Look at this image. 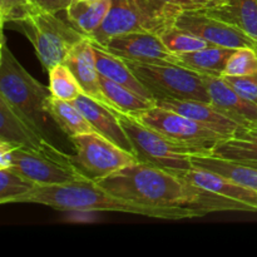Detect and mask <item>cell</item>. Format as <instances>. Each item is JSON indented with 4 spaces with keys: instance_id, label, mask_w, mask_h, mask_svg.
Here are the masks:
<instances>
[{
    "instance_id": "21",
    "label": "cell",
    "mask_w": 257,
    "mask_h": 257,
    "mask_svg": "<svg viewBox=\"0 0 257 257\" xmlns=\"http://www.w3.org/2000/svg\"><path fill=\"white\" fill-rule=\"evenodd\" d=\"M202 10L257 40V0H226L222 4L211 5Z\"/></svg>"
},
{
    "instance_id": "3",
    "label": "cell",
    "mask_w": 257,
    "mask_h": 257,
    "mask_svg": "<svg viewBox=\"0 0 257 257\" xmlns=\"http://www.w3.org/2000/svg\"><path fill=\"white\" fill-rule=\"evenodd\" d=\"M8 23L32 43L40 64L47 72L64 63L73 47L85 38L68 20L65 22L54 13L43 12L32 5Z\"/></svg>"
},
{
    "instance_id": "4",
    "label": "cell",
    "mask_w": 257,
    "mask_h": 257,
    "mask_svg": "<svg viewBox=\"0 0 257 257\" xmlns=\"http://www.w3.org/2000/svg\"><path fill=\"white\" fill-rule=\"evenodd\" d=\"M181 12V8L161 0H112L107 18L89 39L103 45L115 35L130 33L160 35L175 25Z\"/></svg>"
},
{
    "instance_id": "27",
    "label": "cell",
    "mask_w": 257,
    "mask_h": 257,
    "mask_svg": "<svg viewBox=\"0 0 257 257\" xmlns=\"http://www.w3.org/2000/svg\"><path fill=\"white\" fill-rule=\"evenodd\" d=\"M49 74V90L52 95L59 99L73 102L83 93L79 83L75 79L72 70L65 63H59L48 72Z\"/></svg>"
},
{
    "instance_id": "30",
    "label": "cell",
    "mask_w": 257,
    "mask_h": 257,
    "mask_svg": "<svg viewBox=\"0 0 257 257\" xmlns=\"http://www.w3.org/2000/svg\"><path fill=\"white\" fill-rule=\"evenodd\" d=\"M257 73V52L252 48H238L228 58L223 75H252Z\"/></svg>"
},
{
    "instance_id": "18",
    "label": "cell",
    "mask_w": 257,
    "mask_h": 257,
    "mask_svg": "<svg viewBox=\"0 0 257 257\" xmlns=\"http://www.w3.org/2000/svg\"><path fill=\"white\" fill-rule=\"evenodd\" d=\"M0 141L15 147L42 150L48 145L42 133L38 132L25 118H23L9 103L0 97Z\"/></svg>"
},
{
    "instance_id": "28",
    "label": "cell",
    "mask_w": 257,
    "mask_h": 257,
    "mask_svg": "<svg viewBox=\"0 0 257 257\" xmlns=\"http://www.w3.org/2000/svg\"><path fill=\"white\" fill-rule=\"evenodd\" d=\"M160 38L165 43L166 47L168 48V50H171L175 54L195 52V50L203 49V48L212 45L195 33L178 28L177 25H172V27L163 30L160 34Z\"/></svg>"
},
{
    "instance_id": "17",
    "label": "cell",
    "mask_w": 257,
    "mask_h": 257,
    "mask_svg": "<svg viewBox=\"0 0 257 257\" xmlns=\"http://www.w3.org/2000/svg\"><path fill=\"white\" fill-rule=\"evenodd\" d=\"M177 176H181L190 182L208 191H212V192L223 196V197L245 203L252 208L253 212L257 211V191L246 187V186L241 185V183L236 182V181L231 180L226 176L212 172V171L203 170V168H197L195 166L191 170Z\"/></svg>"
},
{
    "instance_id": "9",
    "label": "cell",
    "mask_w": 257,
    "mask_h": 257,
    "mask_svg": "<svg viewBox=\"0 0 257 257\" xmlns=\"http://www.w3.org/2000/svg\"><path fill=\"white\" fill-rule=\"evenodd\" d=\"M131 115L176 145L191 148L198 155H210L215 146L225 140L206 125L160 105Z\"/></svg>"
},
{
    "instance_id": "20",
    "label": "cell",
    "mask_w": 257,
    "mask_h": 257,
    "mask_svg": "<svg viewBox=\"0 0 257 257\" xmlns=\"http://www.w3.org/2000/svg\"><path fill=\"white\" fill-rule=\"evenodd\" d=\"M92 43L95 50L97 69L100 75L113 80V82L118 83V84L123 85V87L128 88V89L133 90V92L137 93L141 97L147 98V99L151 100H156L152 93H151L150 90L147 89V87H145V85L142 84V82L136 77L135 73L132 72V69L128 67V64L122 59V58L107 52V50L103 49L100 45H98L97 43ZM156 102H157V100H156Z\"/></svg>"
},
{
    "instance_id": "10",
    "label": "cell",
    "mask_w": 257,
    "mask_h": 257,
    "mask_svg": "<svg viewBox=\"0 0 257 257\" xmlns=\"http://www.w3.org/2000/svg\"><path fill=\"white\" fill-rule=\"evenodd\" d=\"M69 140L75 150V155L70 156L73 163L85 177L94 182L138 162L135 155L97 132L74 136Z\"/></svg>"
},
{
    "instance_id": "29",
    "label": "cell",
    "mask_w": 257,
    "mask_h": 257,
    "mask_svg": "<svg viewBox=\"0 0 257 257\" xmlns=\"http://www.w3.org/2000/svg\"><path fill=\"white\" fill-rule=\"evenodd\" d=\"M32 182L12 168H0V203H15L17 200L37 187Z\"/></svg>"
},
{
    "instance_id": "5",
    "label": "cell",
    "mask_w": 257,
    "mask_h": 257,
    "mask_svg": "<svg viewBox=\"0 0 257 257\" xmlns=\"http://www.w3.org/2000/svg\"><path fill=\"white\" fill-rule=\"evenodd\" d=\"M52 94L25 70L8 48L2 35L0 52V97L7 100L23 118L44 136L45 100ZM45 137V136H44Z\"/></svg>"
},
{
    "instance_id": "26",
    "label": "cell",
    "mask_w": 257,
    "mask_h": 257,
    "mask_svg": "<svg viewBox=\"0 0 257 257\" xmlns=\"http://www.w3.org/2000/svg\"><path fill=\"white\" fill-rule=\"evenodd\" d=\"M192 165L197 168L212 171L226 176L241 185L257 191V170L238 165L223 158L215 157L211 155H195L192 156Z\"/></svg>"
},
{
    "instance_id": "24",
    "label": "cell",
    "mask_w": 257,
    "mask_h": 257,
    "mask_svg": "<svg viewBox=\"0 0 257 257\" xmlns=\"http://www.w3.org/2000/svg\"><path fill=\"white\" fill-rule=\"evenodd\" d=\"M45 112L69 138L95 132L73 102L59 99L50 94L45 100Z\"/></svg>"
},
{
    "instance_id": "11",
    "label": "cell",
    "mask_w": 257,
    "mask_h": 257,
    "mask_svg": "<svg viewBox=\"0 0 257 257\" xmlns=\"http://www.w3.org/2000/svg\"><path fill=\"white\" fill-rule=\"evenodd\" d=\"M175 25L195 33L212 45L231 49L252 48L257 52V40L238 28L208 15L202 9L182 10L176 18Z\"/></svg>"
},
{
    "instance_id": "22",
    "label": "cell",
    "mask_w": 257,
    "mask_h": 257,
    "mask_svg": "<svg viewBox=\"0 0 257 257\" xmlns=\"http://www.w3.org/2000/svg\"><path fill=\"white\" fill-rule=\"evenodd\" d=\"M236 49L210 45L195 52L177 54L178 65L202 75L222 77L227 60Z\"/></svg>"
},
{
    "instance_id": "1",
    "label": "cell",
    "mask_w": 257,
    "mask_h": 257,
    "mask_svg": "<svg viewBox=\"0 0 257 257\" xmlns=\"http://www.w3.org/2000/svg\"><path fill=\"white\" fill-rule=\"evenodd\" d=\"M114 196L153 207L187 208L200 217L212 212H253L250 206L200 187L181 176L143 162H136L97 181Z\"/></svg>"
},
{
    "instance_id": "14",
    "label": "cell",
    "mask_w": 257,
    "mask_h": 257,
    "mask_svg": "<svg viewBox=\"0 0 257 257\" xmlns=\"http://www.w3.org/2000/svg\"><path fill=\"white\" fill-rule=\"evenodd\" d=\"M73 103L94 128L95 132L104 136L122 150L136 156L132 142L118 119L117 110L88 97L84 93L73 100Z\"/></svg>"
},
{
    "instance_id": "6",
    "label": "cell",
    "mask_w": 257,
    "mask_h": 257,
    "mask_svg": "<svg viewBox=\"0 0 257 257\" xmlns=\"http://www.w3.org/2000/svg\"><path fill=\"white\" fill-rule=\"evenodd\" d=\"M117 115L132 142L138 162L156 166L175 175H181L193 167L192 156L198 155L196 151L176 145L133 115L118 110Z\"/></svg>"
},
{
    "instance_id": "23",
    "label": "cell",
    "mask_w": 257,
    "mask_h": 257,
    "mask_svg": "<svg viewBox=\"0 0 257 257\" xmlns=\"http://www.w3.org/2000/svg\"><path fill=\"white\" fill-rule=\"evenodd\" d=\"M112 7V0H73L65 12L67 20L89 38L103 24Z\"/></svg>"
},
{
    "instance_id": "13",
    "label": "cell",
    "mask_w": 257,
    "mask_h": 257,
    "mask_svg": "<svg viewBox=\"0 0 257 257\" xmlns=\"http://www.w3.org/2000/svg\"><path fill=\"white\" fill-rule=\"evenodd\" d=\"M202 75V74H201ZM211 97V104L242 128L257 124V105L241 97L222 77L202 75Z\"/></svg>"
},
{
    "instance_id": "15",
    "label": "cell",
    "mask_w": 257,
    "mask_h": 257,
    "mask_svg": "<svg viewBox=\"0 0 257 257\" xmlns=\"http://www.w3.org/2000/svg\"><path fill=\"white\" fill-rule=\"evenodd\" d=\"M64 63L72 70L84 94L113 108L100 89L99 73L95 62V50L89 38L85 37L84 39L77 43L67 55Z\"/></svg>"
},
{
    "instance_id": "31",
    "label": "cell",
    "mask_w": 257,
    "mask_h": 257,
    "mask_svg": "<svg viewBox=\"0 0 257 257\" xmlns=\"http://www.w3.org/2000/svg\"><path fill=\"white\" fill-rule=\"evenodd\" d=\"M223 79L245 99L250 100L257 105V73L252 75H223Z\"/></svg>"
},
{
    "instance_id": "32",
    "label": "cell",
    "mask_w": 257,
    "mask_h": 257,
    "mask_svg": "<svg viewBox=\"0 0 257 257\" xmlns=\"http://www.w3.org/2000/svg\"><path fill=\"white\" fill-rule=\"evenodd\" d=\"M32 2L33 0H0V19L3 27L24 12Z\"/></svg>"
},
{
    "instance_id": "8",
    "label": "cell",
    "mask_w": 257,
    "mask_h": 257,
    "mask_svg": "<svg viewBox=\"0 0 257 257\" xmlns=\"http://www.w3.org/2000/svg\"><path fill=\"white\" fill-rule=\"evenodd\" d=\"M9 168L38 186L90 181L78 170L69 155L57 150L50 143L42 150L14 148Z\"/></svg>"
},
{
    "instance_id": "25",
    "label": "cell",
    "mask_w": 257,
    "mask_h": 257,
    "mask_svg": "<svg viewBox=\"0 0 257 257\" xmlns=\"http://www.w3.org/2000/svg\"><path fill=\"white\" fill-rule=\"evenodd\" d=\"M99 84L103 94L108 99L113 108L118 112L125 113V114H135V113L143 112L150 108L156 107L157 102L156 100L147 99L133 90L108 79L99 74Z\"/></svg>"
},
{
    "instance_id": "2",
    "label": "cell",
    "mask_w": 257,
    "mask_h": 257,
    "mask_svg": "<svg viewBox=\"0 0 257 257\" xmlns=\"http://www.w3.org/2000/svg\"><path fill=\"white\" fill-rule=\"evenodd\" d=\"M15 203H39L60 211H108L141 215L161 220H183L200 217L187 208L153 207L127 201L108 192L94 181L64 183V185L37 186Z\"/></svg>"
},
{
    "instance_id": "7",
    "label": "cell",
    "mask_w": 257,
    "mask_h": 257,
    "mask_svg": "<svg viewBox=\"0 0 257 257\" xmlns=\"http://www.w3.org/2000/svg\"><path fill=\"white\" fill-rule=\"evenodd\" d=\"M156 100L180 99L211 103L203 77L175 64H148L124 60Z\"/></svg>"
},
{
    "instance_id": "12",
    "label": "cell",
    "mask_w": 257,
    "mask_h": 257,
    "mask_svg": "<svg viewBox=\"0 0 257 257\" xmlns=\"http://www.w3.org/2000/svg\"><path fill=\"white\" fill-rule=\"evenodd\" d=\"M100 47L122 58L123 60L148 64L178 65L177 54L168 50L160 35L152 33H130L115 35Z\"/></svg>"
},
{
    "instance_id": "19",
    "label": "cell",
    "mask_w": 257,
    "mask_h": 257,
    "mask_svg": "<svg viewBox=\"0 0 257 257\" xmlns=\"http://www.w3.org/2000/svg\"><path fill=\"white\" fill-rule=\"evenodd\" d=\"M210 155L257 170V124L218 142Z\"/></svg>"
},
{
    "instance_id": "36",
    "label": "cell",
    "mask_w": 257,
    "mask_h": 257,
    "mask_svg": "<svg viewBox=\"0 0 257 257\" xmlns=\"http://www.w3.org/2000/svg\"><path fill=\"white\" fill-rule=\"evenodd\" d=\"M89 2H92V0H89Z\"/></svg>"
},
{
    "instance_id": "35",
    "label": "cell",
    "mask_w": 257,
    "mask_h": 257,
    "mask_svg": "<svg viewBox=\"0 0 257 257\" xmlns=\"http://www.w3.org/2000/svg\"><path fill=\"white\" fill-rule=\"evenodd\" d=\"M211 3H212L213 5H217V4H222V3H225L226 0H210Z\"/></svg>"
},
{
    "instance_id": "16",
    "label": "cell",
    "mask_w": 257,
    "mask_h": 257,
    "mask_svg": "<svg viewBox=\"0 0 257 257\" xmlns=\"http://www.w3.org/2000/svg\"><path fill=\"white\" fill-rule=\"evenodd\" d=\"M157 105L186 115V117L206 125L210 130L220 133L225 138L231 137L240 130H243L238 123L221 113L211 103L200 102V100L163 99L157 100Z\"/></svg>"
},
{
    "instance_id": "33",
    "label": "cell",
    "mask_w": 257,
    "mask_h": 257,
    "mask_svg": "<svg viewBox=\"0 0 257 257\" xmlns=\"http://www.w3.org/2000/svg\"><path fill=\"white\" fill-rule=\"evenodd\" d=\"M72 2L73 0H33L30 5L43 12L57 14L62 10H67Z\"/></svg>"
},
{
    "instance_id": "34",
    "label": "cell",
    "mask_w": 257,
    "mask_h": 257,
    "mask_svg": "<svg viewBox=\"0 0 257 257\" xmlns=\"http://www.w3.org/2000/svg\"><path fill=\"white\" fill-rule=\"evenodd\" d=\"M161 2L175 5V7L181 8L182 10L205 9V8L213 5L210 0H161Z\"/></svg>"
}]
</instances>
